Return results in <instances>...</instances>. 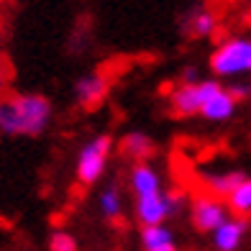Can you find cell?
Listing matches in <instances>:
<instances>
[{"mask_svg": "<svg viewBox=\"0 0 251 251\" xmlns=\"http://www.w3.org/2000/svg\"><path fill=\"white\" fill-rule=\"evenodd\" d=\"M169 244H175V233L169 231L167 223L141 228V246H144V251H154V249H162V246H169Z\"/></svg>", "mask_w": 251, "mask_h": 251, "instance_id": "9a60e30c", "label": "cell"}, {"mask_svg": "<svg viewBox=\"0 0 251 251\" xmlns=\"http://www.w3.org/2000/svg\"><path fill=\"white\" fill-rule=\"evenodd\" d=\"M118 146H121L123 156H128L133 164L149 162V156L156 151L154 139H151V136H146L144 131H128V133H123V139L118 141Z\"/></svg>", "mask_w": 251, "mask_h": 251, "instance_id": "7c38bea8", "label": "cell"}, {"mask_svg": "<svg viewBox=\"0 0 251 251\" xmlns=\"http://www.w3.org/2000/svg\"><path fill=\"white\" fill-rule=\"evenodd\" d=\"M223 85L218 79H198L192 85H177L172 93H169V108H172L175 116L179 118H190V116H200L202 102L208 100L213 93H218Z\"/></svg>", "mask_w": 251, "mask_h": 251, "instance_id": "277c9868", "label": "cell"}, {"mask_svg": "<svg viewBox=\"0 0 251 251\" xmlns=\"http://www.w3.org/2000/svg\"><path fill=\"white\" fill-rule=\"evenodd\" d=\"M215 28H218V18L208 8H192L182 18V31L192 39H210Z\"/></svg>", "mask_w": 251, "mask_h": 251, "instance_id": "8fae6325", "label": "cell"}, {"mask_svg": "<svg viewBox=\"0 0 251 251\" xmlns=\"http://www.w3.org/2000/svg\"><path fill=\"white\" fill-rule=\"evenodd\" d=\"M167 202H169V210H172V218L177 213L185 210V205H187V195L182 190H167Z\"/></svg>", "mask_w": 251, "mask_h": 251, "instance_id": "ac0fdd59", "label": "cell"}, {"mask_svg": "<svg viewBox=\"0 0 251 251\" xmlns=\"http://www.w3.org/2000/svg\"><path fill=\"white\" fill-rule=\"evenodd\" d=\"M113 149H116V141H113L110 133H100L93 136L90 141L82 144V149L77 154V164H75V175L82 185H98L102 179V175L108 172Z\"/></svg>", "mask_w": 251, "mask_h": 251, "instance_id": "3957f363", "label": "cell"}, {"mask_svg": "<svg viewBox=\"0 0 251 251\" xmlns=\"http://www.w3.org/2000/svg\"><path fill=\"white\" fill-rule=\"evenodd\" d=\"M49 251H79V244L72 233L67 231H51L49 236Z\"/></svg>", "mask_w": 251, "mask_h": 251, "instance_id": "e0dca14e", "label": "cell"}, {"mask_svg": "<svg viewBox=\"0 0 251 251\" xmlns=\"http://www.w3.org/2000/svg\"><path fill=\"white\" fill-rule=\"evenodd\" d=\"M228 215H231V210H228L226 200H221V198L198 195L190 202V221L200 233H213L221 223L228 221Z\"/></svg>", "mask_w": 251, "mask_h": 251, "instance_id": "5b68a950", "label": "cell"}, {"mask_svg": "<svg viewBox=\"0 0 251 251\" xmlns=\"http://www.w3.org/2000/svg\"><path fill=\"white\" fill-rule=\"evenodd\" d=\"M128 187H131V192H133V198L151 195V192L162 190V175H159L149 162H139V164L131 167Z\"/></svg>", "mask_w": 251, "mask_h": 251, "instance_id": "9c48e42d", "label": "cell"}, {"mask_svg": "<svg viewBox=\"0 0 251 251\" xmlns=\"http://www.w3.org/2000/svg\"><path fill=\"white\" fill-rule=\"evenodd\" d=\"M133 215H136V221H139L141 228L167 223L172 218V210H169V202H167V190L136 198L133 200Z\"/></svg>", "mask_w": 251, "mask_h": 251, "instance_id": "8992f818", "label": "cell"}, {"mask_svg": "<svg viewBox=\"0 0 251 251\" xmlns=\"http://www.w3.org/2000/svg\"><path fill=\"white\" fill-rule=\"evenodd\" d=\"M244 179H246V172L231 169V172H221V175H205V185H208V195L226 200Z\"/></svg>", "mask_w": 251, "mask_h": 251, "instance_id": "4fadbf2b", "label": "cell"}, {"mask_svg": "<svg viewBox=\"0 0 251 251\" xmlns=\"http://www.w3.org/2000/svg\"><path fill=\"white\" fill-rule=\"evenodd\" d=\"M210 72L215 77L251 75V36H228L210 54Z\"/></svg>", "mask_w": 251, "mask_h": 251, "instance_id": "7a4b0ae2", "label": "cell"}, {"mask_svg": "<svg viewBox=\"0 0 251 251\" xmlns=\"http://www.w3.org/2000/svg\"><path fill=\"white\" fill-rule=\"evenodd\" d=\"M5 82H8V75H5V67L0 62V98L5 95Z\"/></svg>", "mask_w": 251, "mask_h": 251, "instance_id": "44dd1931", "label": "cell"}, {"mask_svg": "<svg viewBox=\"0 0 251 251\" xmlns=\"http://www.w3.org/2000/svg\"><path fill=\"white\" fill-rule=\"evenodd\" d=\"M108 77L102 72H90V75H82L75 82V100L79 108L85 110H93L98 108L102 100L108 98Z\"/></svg>", "mask_w": 251, "mask_h": 251, "instance_id": "ba28073f", "label": "cell"}, {"mask_svg": "<svg viewBox=\"0 0 251 251\" xmlns=\"http://www.w3.org/2000/svg\"><path fill=\"white\" fill-rule=\"evenodd\" d=\"M51 118H54L51 102L49 98L39 93H18L0 98V136L36 139L51 126Z\"/></svg>", "mask_w": 251, "mask_h": 251, "instance_id": "6da1fadb", "label": "cell"}, {"mask_svg": "<svg viewBox=\"0 0 251 251\" xmlns=\"http://www.w3.org/2000/svg\"><path fill=\"white\" fill-rule=\"evenodd\" d=\"M228 93H231V98L238 102V100H246L249 95H251V85H244V82H236V85H231V87H226Z\"/></svg>", "mask_w": 251, "mask_h": 251, "instance_id": "d6986e66", "label": "cell"}, {"mask_svg": "<svg viewBox=\"0 0 251 251\" xmlns=\"http://www.w3.org/2000/svg\"><path fill=\"white\" fill-rule=\"evenodd\" d=\"M236 105H238V102L231 98V93H228L226 87H221L218 93H213L208 100L202 102L200 116H202L205 121H210V123H226V121L233 118Z\"/></svg>", "mask_w": 251, "mask_h": 251, "instance_id": "30bf717a", "label": "cell"}, {"mask_svg": "<svg viewBox=\"0 0 251 251\" xmlns=\"http://www.w3.org/2000/svg\"><path fill=\"white\" fill-rule=\"evenodd\" d=\"M98 205H100V213L102 218L108 221H118L123 215V190L118 182H110V185L102 187L100 198H98Z\"/></svg>", "mask_w": 251, "mask_h": 251, "instance_id": "5bb4252c", "label": "cell"}, {"mask_svg": "<svg viewBox=\"0 0 251 251\" xmlns=\"http://www.w3.org/2000/svg\"><path fill=\"white\" fill-rule=\"evenodd\" d=\"M251 233V221L241 215H228V221L213 231V249L215 251H238L244 246L246 236Z\"/></svg>", "mask_w": 251, "mask_h": 251, "instance_id": "52a82bcc", "label": "cell"}, {"mask_svg": "<svg viewBox=\"0 0 251 251\" xmlns=\"http://www.w3.org/2000/svg\"><path fill=\"white\" fill-rule=\"evenodd\" d=\"M154 251H179L177 244H169V246H162V249H154Z\"/></svg>", "mask_w": 251, "mask_h": 251, "instance_id": "7402d4cb", "label": "cell"}, {"mask_svg": "<svg viewBox=\"0 0 251 251\" xmlns=\"http://www.w3.org/2000/svg\"><path fill=\"white\" fill-rule=\"evenodd\" d=\"M198 70L195 67H185V70H182V85H192V82H198Z\"/></svg>", "mask_w": 251, "mask_h": 251, "instance_id": "ffe728a7", "label": "cell"}, {"mask_svg": "<svg viewBox=\"0 0 251 251\" xmlns=\"http://www.w3.org/2000/svg\"><path fill=\"white\" fill-rule=\"evenodd\" d=\"M226 205H228L231 213L241 215V218H249L251 215V177H246L241 185L226 198Z\"/></svg>", "mask_w": 251, "mask_h": 251, "instance_id": "2e32d148", "label": "cell"}]
</instances>
